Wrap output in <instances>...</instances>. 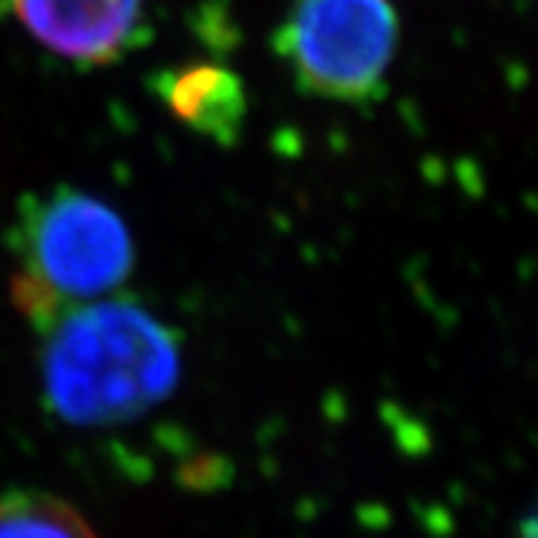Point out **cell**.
<instances>
[{
	"mask_svg": "<svg viewBox=\"0 0 538 538\" xmlns=\"http://www.w3.org/2000/svg\"><path fill=\"white\" fill-rule=\"evenodd\" d=\"M0 538H97V533L61 497L14 489L0 497Z\"/></svg>",
	"mask_w": 538,
	"mask_h": 538,
	"instance_id": "8992f818",
	"label": "cell"
},
{
	"mask_svg": "<svg viewBox=\"0 0 538 538\" xmlns=\"http://www.w3.org/2000/svg\"><path fill=\"white\" fill-rule=\"evenodd\" d=\"M154 86L173 116L190 130L231 146L248 119V94L234 72L215 64H195L162 72Z\"/></svg>",
	"mask_w": 538,
	"mask_h": 538,
	"instance_id": "5b68a950",
	"label": "cell"
},
{
	"mask_svg": "<svg viewBox=\"0 0 538 538\" xmlns=\"http://www.w3.org/2000/svg\"><path fill=\"white\" fill-rule=\"evenodd\" d=\"M42 333L44 399L72 426L91 429L140 418L179 382L176 338L138 302H77Z\"/></svg>",
	"mask_w": 538,
	"mask_h": 538,
	"instance_id": "6da1fadb",
	"label": "cell"
},
{
	"mask_svg": "<svg viewBox=\"0 0 538 538\" xmlns=\"http://www.w3.org/2000/svg\"><path fill=\"white\" fill-rule=\"evenodd\" d=\"M36 42L75 64H110L140 42L143 0H11Z\"/></svg>",
	"mask_w": 538,
	"mask_h": 538,
	"instance_id": "277c9868",
	"label": "cell"
},
{
	"mask_svg": "<svg viewBox=\"0 0 538 538\" xmlns=\"http://www.w3.org/2000/svg\"><path fill=\"white\" fill-rule=\"evenodd\" d=\"M396 47L390 0H297L275 36L297 86L335 102L382 97Z\"/></svg>",
	"mask_w": 538,
	"mask_h": 538,
	"instance_id": "3957f363",
	"label": "cell"
},
{
	"mask_svg": "<svg viewBox=\"0 0 538 538\" xmlns=\"http://www.w3.org/2000/svg\"><path fill=\"white\" fill-rule=\"evenodd\" d=\"M11 245L20 261L11 297L39 330L69 305L119 289L135 264L130 228L119 212L72 187L28 198Z\"/></svg>",
	"mask_w": 538,
	"mask_h": 538,
	"instance_id": "7a4b0ae2",
	"label": "cell"
}]
</instances>
